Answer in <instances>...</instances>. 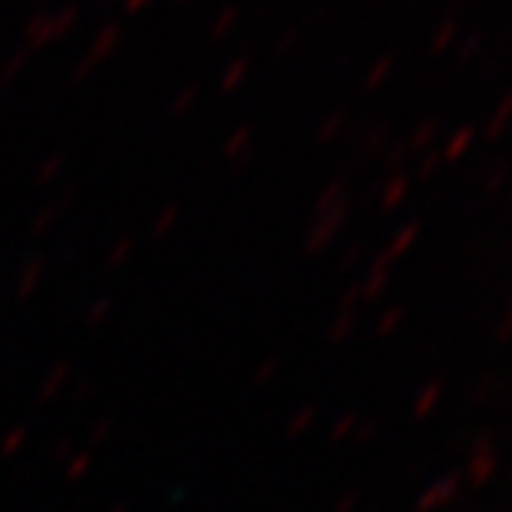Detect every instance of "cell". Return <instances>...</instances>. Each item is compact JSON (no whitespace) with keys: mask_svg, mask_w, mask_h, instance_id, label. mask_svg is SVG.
<instances>
[{"mask_svg":"<svg viewBox=\"0 0 512 512\" xmlns=\"http://www.w3.org/2000/svg\"><path fill=\"white\" fill-rule=\"evenodd\" d=\"M456 40H460V24H456V17H443L440 20V27L433 30V37H430V50L433 53H446L450 47H456Z\"/></svg>","mask_w":512,"mask_h":512,"instance_id":"cell-1","label":"cell"},{"mask_svg":"<svg viewBox=\"0 0 512 512\" xmlns=\"http://www.w3.org/2000/svg\"><path fill=\"white\" fill-rule=\"evenodd\" d=\"M512 119V90L503 96V103L496 106V113H493V119H489V126H486V136L493 139V136H499L506 129V123Z\"/></svg>","mask_w":512,"mask_h":512,"instance_id":"cell-2","label":"cell"},{"mask_svg":"<svg viewBox=\"0 0 512 512\" xmlns=\"http://www.w3.org/2000/svg\"><path fill=\"white\" fill-rule=\"evenodd\" d=\"M479 47H483V34H479V30H470L466 37L456 40V57L470 60V57H476V53H479Z\"/></svg>","mask_w":512,"mask_h":512,"instance_id":"cell-3","label":"cell"},{"mask_svg":"<svg viewBox=\"0 0 512 512\" xmlns=\"http://www.w3.org/2000/svg\"><path fill=\"white\" fill-rule=\"evenodd\" d=\"M470 139H473V126L466 123V126H460V129H456V133H453L450 146H446V156H453V159H456L466 146H470Z\"/></svg>","mask_w":512,"mask_h":512,"instance_id":"cell-4","label":"cell"},{"mask_svg":"<svg viewBox=\"0 0 512 512\" xmlns=\"http://www.w3.org/2000/svg\"><path fill=\"white\" fill-rule=\"evenodd\" d=\"M390 70H394V60L390 57H384V60H377L374 63V70L367 73V86H380L390 76Z\"/></svg>","mask_w":512,"mask_h":512,"instance_id":"cell-5","label":"cell"},{"mask_svg":"<svg viewBox=\"0 0 512 512\" xmlns=\"http://www.w3.org/2000/svg\"><path fill=\"white\" fill-rule=\"evenodd\" d=\"M437 123H433V119H430V123H423L420 129H417V133H413V146H430L433 143V136H437Z\"/></svg>","mask_w":512,"mask_h":512,"instance_id":"cell-6","label":"cell"}]
</instances>
